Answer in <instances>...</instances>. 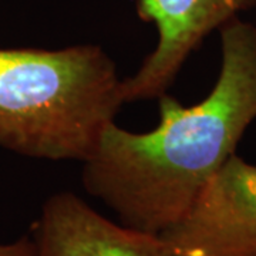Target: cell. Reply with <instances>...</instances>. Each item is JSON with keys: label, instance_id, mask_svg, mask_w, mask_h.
<instances>
[{"label": "cell", "instance_id": "cell-1", "mask_svg": "<svg viewBox=\"0 0 256 256\" xmlns=\"http://www.w3.org/2000/svg\"><path fill=\"white\" fill-rule=\"evenodd\" d=\"M220 34V76L201 102L184 107L165 92L158 127L137 134L112 122L82 162L84 190L126 226H175L256 120V24L235 18Z\"/></svg>", "mask_w": 256, "mask_h": 256}, {"label": "cell", "instance_id": "cell-2", "mask_svg": "<svg viewBox=\"0 0 256 256\" xmlns=\"http://www.w3.org/2000/svg\"><path fill=\"white\" fill-rule=\"evenodd\" d=\"M122 82L97 44L0 48V146L86 162L126 102Z\"/></svg>", "mask_w": 256, "mask_h": 256}, {"label": "cell", "instance_id": "cell-3", "mask_svg": "<svg viewBox=\"0 0 256 256\" xmlns=\"http://www.w3.org/2000/svg\"><path fill=\"white\" fill-rule=\"evenodd\" d=\"M161 236L178 256H256V165L229 156Z\"/></svg>", "mask_w": 256, "mask_h": 256}, {"label": "cell", "instance_id": "cell-4", "mask_svg": "<svg viewBox=\"0 0 256 256\" xmlns=\"http://www.w3.org/2000/svg\"><path fill=\"white\" fill-rule=\"evenodd\" d=\"M255 4L256 0H137L138 16L154 23L158 43L137 73L122 82L126 102L160 98L212 32Z\"/></svg>", "mask_w": 256, "mask_h": 256}, {"label": "cell", "instance_id": "cell-5", "mask_svg": "<svg viewBox=\"0 0 256 256\" xmlns=\"http://www.w3.org/2000/svg\"><path fill=\"white\" fill-rule=\"evenodd\" d=\"M33 240L36 256H178L161 235L108 220L72 192L47 198Z\"/></svg>", "mask_w": 256, "mask_h": 256}, {"label": "cell", "instance_id": "cell-6", "mask_svg": "<svg viewBox=\"0 0 256 256\" xmlns=\"http://www.w3.org/2000/svg\"><path fill=\"white\" fill-rule=\"evenodd\" d=\"M0 256H36L34 240L23 236L14 242L0 244Z\"/></svg>", "mask_w": 256, "mask_h": 256}, {"label": "cell", "instance_id": "cell-7", "mask_svg": "<svg viewBox=\"0 0 256 256\" xmlns=\"http://www.w3.org/2000/svg\"><path fill=\"white\" fill-rule=\"evenodd\" d=\"M255 8H256V4H255Z\"/></svg>", "mask_w": 256, "mask_h": 256}]
</instances>
